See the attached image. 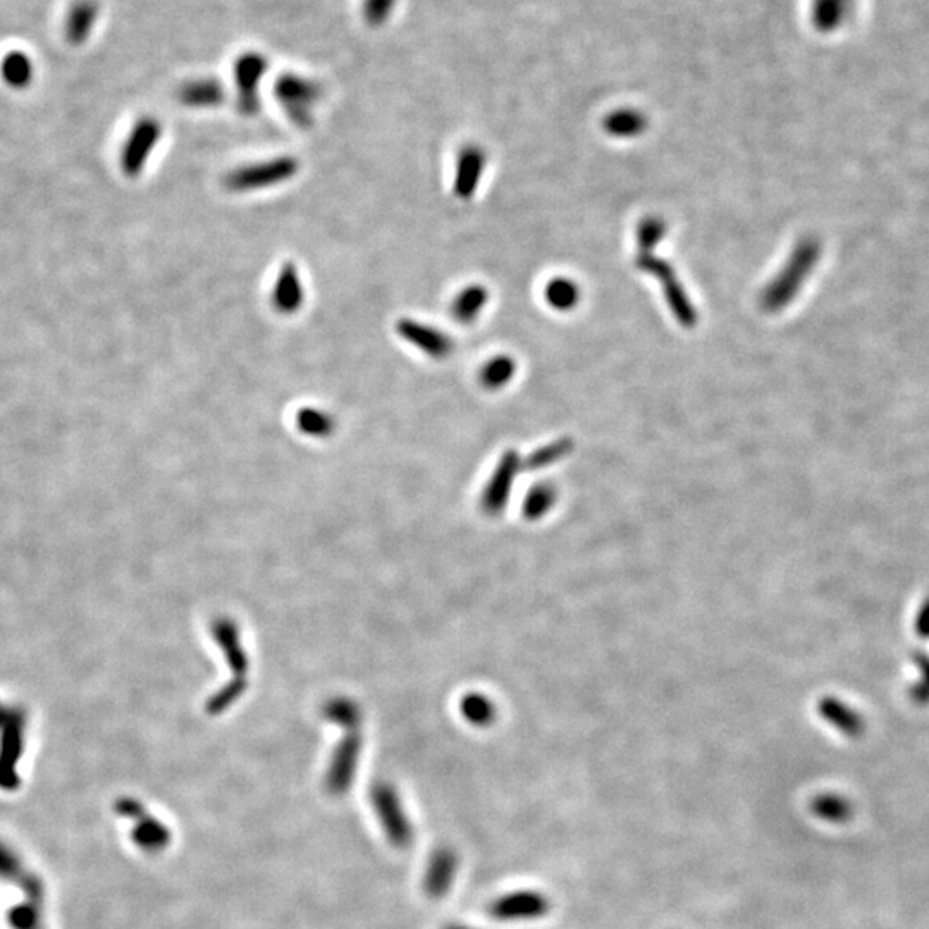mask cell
Masks as SVG:
<instances>
[{"label": "cell", "mask_w": 929, "mask_h": 929, "mask_svg": "<svg viewBox=\"0 0 929 929\" xmlns=\"http://www.w3.org/2000/svg\"><path fill=\"white\" fill-rule=\"evenodd\" d=\"M274 97L281 105L288 121L300 130L314 124L315 109L322 99V87L317 81L298 73L279 74L274 83Z\"/></svg>", "instance_id": "obj_2"}, {"label": "cell", "mask_w": 929, "mask_h": 929, "mask_svg": "<svg viewBox=\"0 0 929 929\" xmlns=\"http://www.w3.org/2000/svg\"><path fill=\"white\" fill-rule=\"evenodd\" d=\"M819 714L823 716L826 723H830L838 732L843 733L849 739H857L864 732V721L861 714L847 706L845 702L837 699H823L819 704Z\"/></svg>", "instance_id": "obj_18"}, {"label": "cell", "mask_w": 929, "mask_h": 929, "mask_svg": "<svg viewBox=\"0 0 929 929\" xmlns=\"http://www.w3.org/2000/svg\"><path fill=\"white\" fill-rule=\"evenodd\" d=\"M394 331L400 336L401 341H405L407 345L419 350L422 355L431 360H437V362L446 360L455 353V339L443 329L432 326V324H425L422 320L403 317V319L396 320Z\"/></svg>", "instance_id": "obj_6"}, {"label": "cell", "mask_w": 929, "mask_h": 929, "mask_svg": "<svg viewBox=\"0 0 929 929\" xmlns=\"http://www.w3.org/2000/svg\"><path fill=\"white\" fill-rule=\"evenodd\" d=\"M394 7H396V0H363V19L372 28H381L388 23Z\"/></svg>", "instance_id": "obj_29"}, {"label": "cell", "mask_w": 929, "mask_h": 929, "mask_svg": "<svg viewBox=\"0 0 929 929\" xmlns=\"http://www.w3.org/2000/svg\"><path fill=\"white\" fill-rule=\"evenodd\" d=\"M811 813L830 825H845L854 816V806L845 795L825 792L811 800Z\"/></svg>", "instance_id": "obj_19"}, {"label": "cell", "mask_w": 929, "mask_h": 929, "mask_svg": "<svg viewBox=\"0 0 929 929\" xmlns=\"http://www.w3.org/2000/svg\"><path fill=\"white\" fill-rule=\"evenodd\" d=\"M544 296H546V302L554 310H560V312L572 310L580 302L579 286L567 277H556L553 281H549L544 290Z\"/></svg>", "instance_id": "obj_24"}, {"label": "cell", "mask_w": 929, "mask_h": 929, "mask_svg": "<svg viewBox=\"0 0 929 929\" xmlns=\"http://www.w3.org/2000/svg\"><path fill=\"white\" fill-rule=\"evenodd\" d=\"M458 866H460V857L455 849H451L448 845L437 847L425 866L424 881H422L424 892L431 899H443L444 895L451 890Z\"/></svg>", "instance_id": "obj_14"}, {"label": "cell", "mask_w": 929, "mask_h": 929, "mask_svg": "<svg viewBox=\"0 0 929 929\" xmlns=\"http://www.w3.org/2000/svg\"><path fill=\"white\" fill-rule=\"evenodd\" d=\"M554 489L546 484L532 487L527 501H525V515L529 518H541L546 511L551 510L554 505Z\"/></svg>", "instance_id": "obj_26"}, {"label": "cell", "mask_w": 929, "mask_h": 929, "mask_svg": "<svg viewBox=\"0 0 929 929\" xmlns=\"http://www.w3.org/2000/svg\"><path fill=\"white\" fill-rule=\"evenodd\" d=\"M23 874L21 862L4 843H0V878L2 880H14Z\"/></svg>", "instance_id": "obj_32"}, {"label": "cell", "mask_w": 929, "mask_h": 929, "mask_svg": "<svg viewBox=\"0 0 929 929\" xmlns=\"http://www.w3.org/2000/svg\"><path fill=\"white\" fill-rule=\"evenodd\" d=\"M370 802L389 843L396 849H408L415 835L396 790L389 783H377L370 790Z\"/></svg>", "instance_id": "obj_3"}, {"label": "cell", "mask_w": 929, "mask_h": 929, "mask_svg": "<svg viewBox=\"0 0 929 929\" xmlns=\"http://www.w3.org/2000/svg\"><path fill=\"white\" fill-rule=\"evenodd\" d=\"M517 462V455L510 451L499 463L498 470L494 472L493 480L487 489L486 499H484V505L487 508L498 511L501 506L505 505V498L510 493L511 482L517 472Z\"/></svg>", "instance_id": "obj_20"}, {"label": "cell", "mask_w": 929, "mask_h": 929, "mask_svg": "<svg viewBox=\"0 0 929 929\" xmlns=\"http://www.w3.org/2000/svg\"><path fill=\"white\" fill-rule=\"evenodd\" d=\"M38 899H30L26 904L13 907L9 912V923L13 929H40V914H38Z\"/></svg>", "instance_id": "obj_28"}, {"label": "cell", "mask_w": 929, "mask_h": 929, "mask_svg": "<svg viewBox=\"0 0 929 929\" xmlns=\"http://www.w3.org/2000/svg\"><path fill=\"white\" fill-rule=\"evenodd\" d=\"M100 7L95 0H76L64 25V35L69 44L80 47L92 35L93 26L99 19Z\"/></svg>", "instance_id": "obj_17"}, {"label": "cell", "mask_w": 929, "mask_h": 929, "mask_svg": "<svg viewBox=\"0 0 929 929\" xmlns=\"http://www.w3.org/2000/svg\"><path fill=\"white\" fill-rule=\"evenodd\" d=\"M463 714L472 725L487 726L494 720V709L486 697H467L463 702Z\"/></svg>", "instance_id": "obj_27"}, {"label": "cell", "mask_w": 929, "mask_h": 929, "mask_svg": "<svg viewBox=\"0 0 929 929\" xmlns=\"http://www.w3.org/2000/svg\"><path fill=\"white\" fill-rule=\"evenodd\" d=\"M360 751H362L360 735L358 737L351 735L338 745L326 775L327 792L333 797L345 795L351 787L353 776L357 773Z\"/></svg>", "instance_id": "obj_12"}, {"label": "cell", "mask_w": 929, "mask_h": 929, "mask_svg": "<svg viewBox=\"0 0 929 929\" xmlns=\"http://www.w3.org/2000/svg\"><path fill=\"white\" fill-rule=\"evenodd\" d=\"M25 713L0 702V785H14L13 775L25 745Z\"/></svg>", "instance_id": "obj_5"}, {"label": "cell", "mask_w": 929, "mask_h": 929, "mask_svg": "<svg viewBox=\"0 0 929 929\" xmlns=\"http://www.w3.org/2000/svg\"><path fill=\"white\" fill-rule=\"evenodd\" d=\"M816 259H818V245L807 241L794 253V259L790 262V267L776 281L773 290L766 293L768 307L790 302L794 298L792 295H794L795 290L799 288L802 279L807 276V272L813 267Z\"/></svg>", "instance_id": "obj_13"}, {"label": "cell", "mask_w": 929, "mask_h": 929, "mask_svg": "<svg viewBox=\"0 0 929 929\" xmlns=\"http://www.w3.org/2000/svg\"><path fill=\"white\" fill-rule=\"evenodd\" d=\"M269 69L264 54L250 50L241 54L233 64L236 107L243 116H255L260 111V83Z\"/></svg>", "instance_id": "obj_4"}, {"label": "cell", "mask_w": 929, "mask_h": 929, "mask_svg": "<svg viewBox=\"0 0 929 929\" xmlns=\"http://www.w3.org/2000/svg\"><path fill=\"white\" fill-rule=\"evenodd\" d=\"M0 76L9 87L14 90H23V88L30 87L33 81V62L25 52H18V50L9 52L2 59Z\"/></svg>", "instance_id": "obj_22"}, {"label": "cell", "mask_w": 929, "mask_h": 929, "mask_svg": "<svg viewBox=\"0 0 929 929\" xmlns=\"http://www.w3.org/2000/svg\"><path fill=\"white\" fill-rule=\"evenodd\" d=\"M489 303V291L484 284H468L458 291L450 303L451 319L460 326H472Z\"/></svg>", "instance_id": "obj_16"}, {"label": "cell", "mask_w": 929, "mask_h": 929, "mask_svg": "<svg viewBox=\"0 0 929 929\" xmlns=\"http://www.w3.org/2000/svg\"><path fill=\"white\" fill-rule=\"evenodd\" d=\"M517 372V362L508 355H498L487 360L479 370V382L489 391H498L510 384Z\"/></svg>", "instance_id": "obj_21"}, {"label": "cell", "mask_w": 929, "mask_h": 929, "mask_svg": "<svg viewBox=\"0 0 929 929\" xmlns=\"http://www.w3.org/2000/svg\"><path fill=\"white\" fill-rule=\"evenodd\" d=\"M917 677L916 683L912 685L911 694L917 702L928 704L929 702V658L928 656H919L917 658Z\"/></svg>", "instance_id": "obj_31"}, {"label": "cell", "mask_w": 929, "mask_h": 929, "mask_svg": "<svg viewBox=\"0 0 929 929\" xmlns=\"http://www.w3.org/2000/svg\"><path fill=\"white\" fill-rule=\"evenodd\" d=\"M178 100L190 109H216L226 100V87L212 76L195 78L178 88Z\"/></svg>", "instance_id": "obj_15"}, {"label": "cell", "mask_w": 929, "mask_h": 929, "mask_svg": "<svg viewBox=\"0 0 929 929\" xmlns=\"http://www.w3.org/2000/svg\"><path fill=\"white\" fill-rule=\"evenodd\" d=\"M847 9V0H818L816 2V23L823 30H831L840 23Z\"/></svg>", "instance_id": "obj_30"}, {"label": "cell", "mask_w": 929, "mask_h": 929, "mask_svg": "<svg viewBox=\"0 0 929 929\" xmlns=\"http://www.w3.org/2000/svg\"><path fill=\"white\" fill-rule=\"evenodd\" d=\"M644 124H646L644 117L637 112L622 111L616 112L606 121V130L610 131L611 135L627 138V136L639 135Z\"/></svg>", "instance_id": "obj_25"}, {"label": "cell", "mask_w": 929, "mask_h": 929, "mask_svg": "<svg viewBox=\"0 0 929 929\" xmlns=\"http://www.w3.org/2000/svg\"><path fill=\"white\" fill-rule=\"evenodd\" d=\"M305 302H307V290H305L300 269L295 262L288 260L279 267L276 279L272 283V308L276 314L293 317L302 312Z\"/></svg>", "instance_id": "obj_10"}, {"label": "cell", "mask_w": 929, "mask_h": 929, "mask_svg": "<svg viewBox=\"0 0 929 929\" xmlns=\"http://www.w3.org/2000/svg\"><path fill=\"white\" fill-rule=\"evenodd\" d=\"M551 911V900L539 890H518L506 893L489 905V916L496 921H534Z\"/></svg>", "instance_id": "obj_9"}, {"label": "cell", "mask_w": 929, "mask_h": 929, "mask_svg": "<svg viewBox=\"0 0 929 929\" xmlns=\"http://www.w3.org/2000/svg\"><path fill=\"white\" fill-rule=\"evenodd\" d=\"M444 929H475V928H470V926H465V924H450V926H446V928Z\"/></svg>", "instance_id": "obj_35"}, {"label": "cell", "mask_w": 929, "mask_h": 929, "mask_svg": "<svg viewBox=\"0 0 929 929\" xmlns=\"http://www.w3.org/2000/svg\"><path fill=\"white\" fill-rule=\"evenodd\" d=\"M296 427L305 436L329 437L333 436L334 429H336V420L326 410L305 407L300 408L296 413Z\"/></svg>", "instance_id": "obj_23"}, {"label": "cell", "mask_w": 929, "mask_h": 929, "mask_svg": "<svg viewBox=\"0 0 929 929\" xmlns=\"http://www.w3.org/2000/svg\"><path fill=\"white\" fill-rule=\"evenodd\" d=\"M663 233H665L663 222L647 221L646 226H642V229H640V241L644 245H654V243H658L659 236L663 238Z\"/></svg>", "instance_id": "obj_33"}, {"label": "cell", "mask_w": 929, "mask_h": 929, "mask_svg": "<svg viewBox=\"0 0 929 929\" xmlns=\"http://www.w3.org/2000/svg\"><path fill=\"white\" fill-rule=\"evenodd\" d=\"M117 813L123 818L135 821L131 838L138 849L147 854H159L171 843V830L162 821L148 816L142 802L135 799H121L116 804Z\"/></svg>", "instance_id": "obj_7"}, {"label": "cell", "mask_w": 929, "mask_h": 929, "mask_svg": "<svg viewBox=\"0 0 929 929\" xmlns=\"http://www.w3.org/2000/svg\"><path fill=\"white\" fill-rule=\"evenodd\" d=\"M300 169L302 162L295 155H277L234 167L224 176L222 183L231 193H253L288 183L298 176Z\"/></svg>", "instance_id": "obj_1"}, {"label": "cell", "mask_w": 929, "mask_h": 929, "mask_svg": "<svg viewBox=\"0 0 929 929\" xmlns=\"http://www.w3.org/2000/svg\"><path fill=\"white\" fill-rule=\"evenodd\" d=\"M487 166V154L477 143H465L456 154L453 195L467 202L479 190Z\"/></svg>", "instance_id": "obj_11"}, {"label": "cell", "mask_w": 929, "mask_h": 929, "mask_svg": "<svg viewBox=\"0 0 929 929\" xmlns=\"http://www.w3.org/2000/svg\"><path fill=\"white\" fill-rule=\"evenodd\" d=\"M916 632L919 637L929 639V597L921 604L916 615Z\"/></svg>", "instance_id": "obj_34"}, {"label": "cell", "mask_w": 929, "mask_h": 929, "mask_svg": "<svg viewBox=\"0 0 929 929\" xmlns=\"http://www.w3.org/2000/svg\"><path fill=\"white\" fill-rule=\"evenodd\" d=\"M162 138V124L155 117L145 116L133 126L121 152L124 176L138 178L147 166L150 155Z\"/></svg>", "instance_id": "obj_8"}]
</instances>
